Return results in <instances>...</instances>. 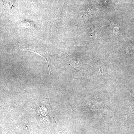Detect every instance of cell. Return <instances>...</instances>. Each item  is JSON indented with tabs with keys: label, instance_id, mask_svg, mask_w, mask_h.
<instances>
[{
	"label": "cell",
	"instance_id": "cell-1",
	"mask_svg": "<svg viewBox=\"0 0 134 134\" xmlns=\"http://www.w3.org/2000/svg\"><path fill=\"white\" fill-rule=\"evenodd\" d=\"M34 109L37 120L41 125L49 129L55 125L56 122L52 113L55 108L50 105L48 98L41 100Z\"/></svg>",
	"mask_w": 134,
	"mask_h": 134
},
{
	"label": "cell",
	"instance_id": "cell-2",
	"mask_svg": "<svg viewBox=\"0 0 134 134\" xmlns=\"http://www.w3.org/2000/svg\"><path fill=\"white\" fill-rule=\"evenodd\" d=\"M20 26L25 27V28H30V29H35V26L34 24L32 21L23 20L19 23Z\"/></svg>",
	"mask_w": 134,
	"mask_h": 134
}]
</instances>
